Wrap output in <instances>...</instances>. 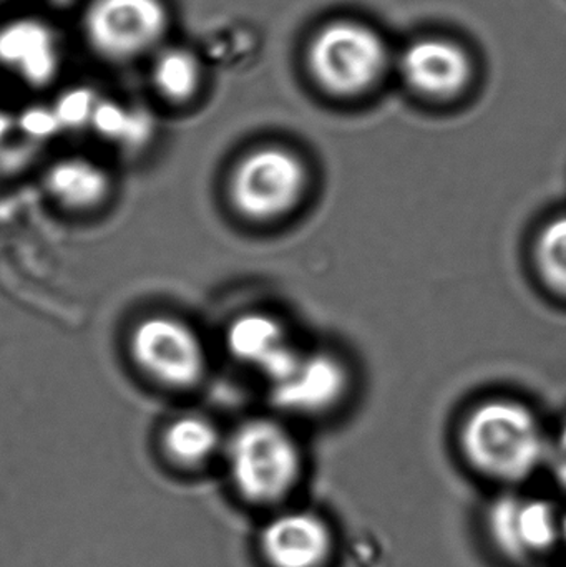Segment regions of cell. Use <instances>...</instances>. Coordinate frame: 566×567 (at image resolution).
I'll return each mask as SVG.
<instances>
[{"mask_svg": "<svg viewBox=\"0 0 566 567\" xmlns=\"http://www.w3.org/2000/svg\"><path fill=\"white\" fill-rule=\"evenodd\" d=\"M550 429L524 396L488 393L459 416L455 452L464 468L494 492L524 488L544 475Z\"/></svg>", "mask_w": 566, "mask_h": 567, "instance_id": "1", "label": "cell"}, {"mask_svg": "<svg viewBox=\"0 0 566 567\" xmlns=\"http://www.w3.org/2000/svg\"><path fill=\"white\" fill-rule=\"evenodd\" d=\"M222 456L236 495L258 508H275L291 498L306 472L301 442L278 416L239 423L226 435Z\"/></svg>", "mask_w": 566, "mask_h": 567, "instance_id": "2", "label": "cell"}, {"mask_svg": "<svg viewBox=\"0 0 566 567\" xmlns=\"http://www.w3.org/2000/svg\"><path fill=\"white\" fill-rule=\"evenodd\" d=\"M312 172L308 159L282 143H261L236 159L228 178L229 205L253 225L285 221L308 202Z\"/></svg>", "mask_w": 566, "mask_h": 567, "instance_id": "3", "label": "cell"}, {"mask_svg": "<svg viewBox=\"0 0 566 567\" xmlns=\"http://www.w3.org/2000/svg\"><path fill=\"white\" fill-rule=\"evenodd\" d=\"M562 502L531 486L498 489L481 513L488 551L507 567H542L564 555Z\"/></svg>", "mask_w": 566, "mask_h": 567, "instance_id": "4", "label": "cell"}, {"mask_svg": "<svg viewBox=\"0 0 566 567\" xmlns=\"http://www.w3.org/2000/svg\"><path fill=\"white\" fill-rule=\"evenodd\" d=\"M172 30L168 0H86L80 16L83 45L110 66L148 62Z\"/></svg>", "mask_w": 566, "mask_h": 567, "instance_id": "5", "label": "cell"}, {"mask_svg": "<svg viewBox=\"0 0 566 567\" xmlns=\"http://www.w3.org/2000/svg\"><path fill=\"white\" fill-rule=\"evenodd\" d=\"M388 47L371 27L358 20L326 22L309 37L302 53L316 89L335 99L364 95L384 73Z\"/></svg>", "mask_w": 566, "mask_h": 567, "instance_id": "6", "label": "cell"}, {"mask_svg": "<svg viewBox=\"0 0 566 567\" xmlns=\"http://www.w3.org/2000/svg\"><path fill=\"white\" fill-rule=\"evenodd\" d=\"M128 353L143 377L169 392H192L208 377L205 340L172 313L142 317L130 330Z\"/></svg>", "mask_w": 566, "mask_h": 567, "instance_id": "7", "label": "cell"}, {"mask_svg": "<svg viewBox=\"0 0 566 567\" xmlns=\"http://www.w3.org/2000/svg\"><path fill=\"white\" fill-rule=\"evenodd\" d=\"M268 385L276 409L301 419H326L351 403L358 377L344 353L298 347Z\"/></svg>", "mask_w": 566, "mask_h": 567, "instance_id": "8", "label": "cell"}, {"mask_svg": "<svg viewBox=\"0 0 566 567\" xmlns=\"http://www.w3.org/2000/svg\"><path fill=\"white\" fill-rule=\"evenodd\" d=\"M259 553L269 567H332L339 542L332 523L312 509H285L259 533Z\"/></svg>", "mask_w": 566, "mask_h": 567, "instance_id": "9", "label": "cell"}, {"mask_svg": "<svg viewBox=\"0 0 566 567\" xmlns=\"http://www.w3.org/2000/svg\"><path fill=\"white\" fill-rule=\"evenodd\" d=\"M399 70L415 93L432 100L461 95L472 76L467 52L444 39H422L409 45L402 53Z\"/></svg>", "mask_w": 566, "mask_h": 567, "instance_id": "10", "label": "cell"}, {"mask_svg": "<svg viewBox=\"0 0 566 567\" xmlns=\"http://www.w3.org/2000/svg\"><path fill=\"white\" fill-rule=\"evenodd\" d=\"M45 192L66 212L102 208L113 193L109 169L90 156H62L47 166Z\"/></svg>", "mask_w": 566, "mask_h": 567, "instance_id": "11", "label": "cell"}, {"mask_svg": "<svg viewBox=\"0 0 566 567\" xmlns=\"http://www.w3.org/2000/svg\"><path fill=\"white\" fill-rule=\"evenodd\" d=\"M146 63L150 86L166 105L185 109L202 96L206 66L192 47L166 43Z\"/></svg>", "mask_w": 566, "mask_h": 567, "instance_id": "12", "label": "cell"}, {"mask_svg": "<svg viewBox=\"0 0 566 567\" xmlns=\"http://www.w3.org/2000/svg\"><path fill=\"white\" fill-rule=\"evenodd\" d=\"M226 436L215 420L203 413L173 416L159 435L163 455L183 472H198L223 455Z\"/></svg>", "mask_w": 566, "mask_h": 567, "instance_id": "13", "label": "cell"}, {"mask_svg": "<svg viewBox=\"0 0 566 567\" xmlns=\"http://www.w3.org/2000/svg\"><path fill=\"white\" fill-rule=\"evenodd\" d=\"M292 343L281 320L258 310L236 317L226 332L229 353L259 373L265 372Z\"/></svg>", "mask_w": 566, "mask_h": 567, "instance_id": "14", "label": "cell"}, {"mask_svg": "<svg viewBox=\"0 0 566 567\" xmlns=\"http://www.w3.org/2000/svg\"><path fill=\"white\" fill-rule=\"evenodd\" d=\"M528 266L537 286L566 306V208L545 216L532 233Z\"/></svg>", "mask_w": 566, "mask_h": 567, "instance_id": "15", "label": "cell"}, {"mask_svg": "<svg viewBox=\"0 0 566 567\" xmlns=\"http://www.w3.org/2000/svg\"><path fill=\"white\" fill-rule=\"evenodd\" d=\"M544 475L550 480L555 492L566 499V415L552 423Z\"/></svg>", "mask_w": 566, "mask_h": 567, "instance_id": "16", "label": "cell"}, {"mask_svg": "<svg viewBox=\"0 0 566 567\" xmlns=\"http://www.w3.org/2000/svg\"><path fill=\"white\" fill-rule=\"evenodd\" d=\"M560 532H562V549H564V556L566 558V499H564V502H562Z\"/></svg>", "mask_w": 566, "mask_h": 567, "instance_id": "17", "label": "cell"}, {"mask_svg": "<svg viewBox=\"0 0 566 567\" xmlns=\"http://www.w3.org/2000/svg\"><path fill=\"white\" fill-rule=\"evenodd\" d=\"M564 567H566V561H565V566Z\"/></svg>", "mask_w": 566, "mask_h": 567, "instance_id": "18", "label": "cell"}]
</instances>
